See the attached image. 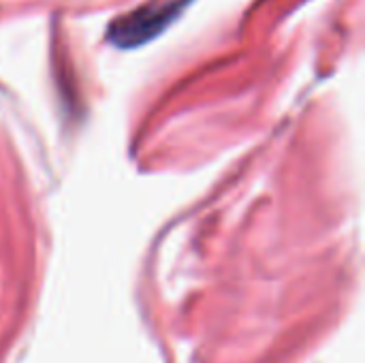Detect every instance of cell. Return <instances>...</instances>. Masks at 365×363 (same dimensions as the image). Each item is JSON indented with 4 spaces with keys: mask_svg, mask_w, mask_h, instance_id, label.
<instances>
[{
    "mask_svg": "<svg viewBox=\"0 0 365 363\" xmlns=\"http://www.w3.org/2000/svg\"><path fill=\"white\" fill-rule=\"evenodd\" d=\"M188 2L184 0H171V2H163V4H150V6H141L120 19H115L111 24V28L107 30V39L122 49H130V47H139L148 41H152L154 36H158L163 30H167L178 15L186 9Z\"/></svg>",
    "mask_w": 365,
    "mask_h": 363,
    "instance_id": "obj_1",
    "label": "cell"
}]
</instances>
